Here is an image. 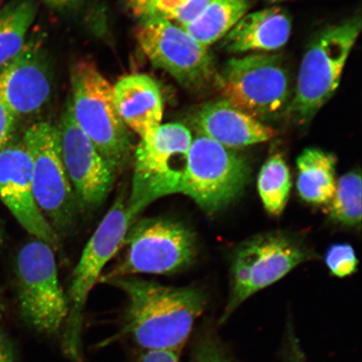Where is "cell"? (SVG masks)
<instances>
[{
  "label": "cell",
  "instance_id": "1",
  "mask_svg": "<svg viewBox=\"0 0 362 362\" xmlns=\"http://www.w3.org/2000/svg\"><path fill=\"white\" fill-rule=\"evenodd\" d=\"M106 283L125 294L119 337L128 339L140 351L180 354L206 308V297L198 288L166 286L134 276Z\"/></svg>",
  "mask_w": 362,
  "mask_h": 362
},
{
  "label": "cell",
  "instance_id": "2",
  "mask_svg": "<svg viewBox=\"0 0 362 362\" xmlns=\"http://www.w3.org/2000/svg\"><path fill=\"white\" fill-rule=\"evenodd\" d=\"M127 194H121L98 225L72 274L67 293L68 313L62 334V351L72 362L83 361L81 330L90 291L100 281L104 269L123 247L127 234L137 217L130 211Z\"/></svg>",
  "mask_w": 362,
  "mask_h": 362
},
{
  "label": "cell",
  "instance_id": "3",
  "mask_svg": "<svg viewBox=\"0 0 362 362\" xmlns=\"http://www.w3.org/2000/svg\"><path fill=\"white\" fill-rule=\"evenodd\" d=\"M361 30V18L354 16L327 27L312 40L298 71L296 93L286 110L294 123H309L333 96Z\"/></svg>",
  "mask_w": 362,
  "mask_h": 362
},
{
  "label": "cell",
  "instance_id": "4",
  "mask_svg": "<svg viewBox=\"0 0 362 362\" xmlns=\"http://www.w3.org/2000/svg\"><path fill=\"white\" fill-rule=\"evenodd\" d=\"M72 113L76 124L116 175L132 151L129 129L117 112L110 81L92 62L83 61L71 72Z\"/></svg>",
  "mask_w": 362,
  "mask_h": 362
},
{
  "label": "cell",
  "instance_id": "5",
  "mask_svg": "<svg viewBox=\"0 0 362 362\" xmlns=\"http://www.w3.org/2000/svg\"><path fill=\"white\" fill-rule=\"evenodd\" d=\"M192 140L191 131L177 123L160 124L151 137L140 140L134 153L132 185L127 197L136 217L158 199L180 194Z\"/></svg>",
  "mask_w": 362,
  "mask_h": 362
},
{
  "label": "cell",
  "instance_id": "6",
  "mask_svg": "<svg viewBox=\"0 0 362 362\" xmlns=\"http://www.w3.org/2000/svg\"><path fill=\"white\" fill-rule=\"evenodd\" d=\"M18 301L23 318L44 336H57L65 327L69 306L62 287L53 247L34 238L18 253Z\"/></svg>",
  "mask_w": 362,
  "mask_h": 362
},
{
  "label": "cell",
  "instance_id": "7",
  "mask_svg": "<svg viewBox=\"0 0 362 362\" xmlns=\"http://www.w3.org/2000/svg\"><path fill=\"white\" fill-rule=\"evenodd\" d=\"M123 256L100 281L136 274H168L187 266L196 255L191 230L164 218L140 220L127 234Z\"/></svg>",
  "mask_w": 362,
  "mask_h": 362
},
{
  "label": "cell",
  "instance_id": "8",
  "mask_svg": "<svg viewBox=\"0 0 362 362\" xmlns=\"http://www.w3.org/2000/svg\"><path fill=\"white\" fill-rule=\"evenodd\" d=\"M217 81L225 100L257 120L286 112L289 80L281 57L259 53L232 58Z\"/></svg>",
  "mask_w": 362,
  "mask_h": 362
},
{
  "label": "cell",
  "instance_id": "9",
  "mask_svg": "<svg viewBox=\"0 0 362 362\" xmlns=\"http://www.w3.org/2000/svg\"><path fill=\"white\" fill-rule=\"evenodd\" d=\"M250 177L245 158L198 134L188 153L180 194L191 197L206 214H215L236 200Z\"/></svg>",
  "mask_w": 362,
  "mask_h": 362
},
{
  "label": "cell",
  "instance_id": "10",
  "mask_svg": "<svg viewBox=\"0 0 362 362\" xmlns=\"http://www.w3.org/2000/svg\"><path fill=\"white\" fill-rule=\"evenodd\" d=\"M312 257L304 244L282 233L259 235L244 243L234 257L230 296L219 323H225L248 298Z\"/></svg>",
  "mask_w": 362,
  "mask_h": 362
},
{
  "label": "cell",
  "instance_id": "11",
  "mask_svg": "<svg viewBox=\"0 0 362 362\" xmlns=\"http://www.w3.org/2000/svg\"><path fill=\"white\" fill-rule=\"evenodd\" d=\"M21 139L33 165L36 204L57 235L65 233L74 224L78 202L63 164L57 127L40 122Z\"/></svg>",
  "mask_w": 362,
  "mask_h": 362
},
{
  "label": "cell",
  "instance_id": "12",
  "mask_svg": "<svg viewBox=\"0 0 362 362\" xmlns=\"http://www.w3.org/2000/svg\"><path fill=\"white\" fill-rule=\"evenodd\" d=\"M135 38L153 66L168 72L185 87L202 88L215 78L209 48L182 27L158 18L141 20L135 30Z\"/></svg>",
  "mask_w": 362,
  "mask_h": 362
},
{
  "label": "cell",
  "instance_id": "13",
  "mask_svg": "<svg viewBox=\"0 0 362 362\" xmlns=\"http://www.w3.org/2000/svg\"><path fill=\"white\" fill-rule=\"evenodd\" d=\"M57 129L63 164L78 205L97 209L111 191L115 172L76 124L70 101Z\"/></svg>",
  "mask_w": 362,
  "mask_h": 362
},
{
  "label": "cell",
  "instance_id": "14",
  "mask_svg": "<svg viewBox=\"0 0 362 362\" xmlns=\"http://www.w3.org/2000/svg\"><path fill=\"white\" fill-rule=\"evenodd\" d=\"M0 202L34 238L58 247L59 236L35 202L33 165L22 139L0 151Z\"/></svg>",
  "mask_w": 362,
  "mask_h": 362
},
{
  "label": "cell",
  "instance_id": "15",
  "mask_svg": "<svg viewBox=\"0 0 362 362\" xmlns=\"http://www.w3.org/2000/svg\"><path fill=\"white\" fill-rule=\"evenodd\" d=\"M51 90L47 59L35 43H25L0 71V98L17 117L39 111L47 103Z\"/></svg>",
  "mask_w": 362,
  "mask_h": 362
},
{
  "label": "cell",
  "instance_id": "16",
  "mask_svg": "<svg viewBox=\"0 0 362 362\" xmlns=\"http://www.w3.org/2000/svg\"><path fill=\"white\" fill-rule=\"evenodd\" d=\"M194 123L198 134L230 149L264 143L276 135L274 129L223 98L203 104Z\"/></svg>",
  "mask_w": 362,
  "mask_h": 362
},
{
  "label": "cell",
  "instance_id": "17",
  "mask_svg": "<svg viewBox=\"0 0 362 362\" xmlns=\"http://www.w3.org/2000/svg\"><path fill=\"white\" fill-rule=\"evenodd\" d=\"M119 116L124 125L147 139L160 126L164 115V101L160 86L144 74L122 78L112 87Z\"/></svg>",
  "mask_w": 362,
  "mask_h": 362
},
{
  "label": "cell",
  "instance_id": "18",
  "mask_svg": "<svg viewBox=\"0 0 362 362\" xmlns=\"http://www.w3.org/2000/svg\"><path fill=\"white\" fill-rule=\"evenodd\" d=\"M291 28V21L281 8L246 13L225 36L223 47L232 53L277 51L288 42Z\"/></svg>",
  "mask_w": 362,
  "mask_h": 362
},
{
  "label": "cell",
  "instance_id": "19",
  "mask_svg": "<svg viewBox=\"0 0 362 362\" xmlns=\"http://www.w3.org/2000/svg\"><path fill=\"white\" fill-rule=\"evenodd\" d=\"M334 156L315 148L305 149L297 158V189L303 200L314 205H328L336 192Z\"/></svg>",
  "mask_w": 362,
  "mask_h": 362
},
{
  "label": "cell",
  "instance_id": "20",
  "mask_svg": "<svg viewBox=\"0 0 362 362\" xmlns=\"http://www.w3.org/2000/svg\"><path fill=\"white\" fill-rule=\"evenodd\" d=\"M247 10V0H210L200 16L182 28L199 43L209 48L223 39Z\"/></svg>",
  "mask_w": 362,
  "mask_h": 362
},
{
  "label": "cell",
  "instance_id": "21",
  "mask_svg": "<svg viewBox=\"0 0 362 362\" xmlns=\"http://www.w3.org/2000/svg\"><path fill=\"white\" fill-rule=\"evenodd\" d=\"M35 16L33 0H12L0 8V71L24 47Z\"/></svg>",
  "mask_w": 362,
  "mask_h": 362
},
{
  "label": "cell",
  "instance_id": "22",
  "mask_svg": "<svg viewBox=\"0 0 362 362\" xmlns=\"http://www.w3.org/2000/svg\"><path fill=\"white\" fill-rule=\"evenodd\" d=\"M257 189L269 214L279 216L284 211L291 189L288 167L280 155L272 156L262 167Z\"/></svg>",
  "mask_w": 362,
  "mask_h": 362
},
{
  "label": "cell",
  "instance_id": "23",
  "mask_svg": "<svg viewBox=\"0 0 362 362\" xmlns=\"http://www.w3.org/2000/svg\"><path fill=\"white\" fill-rule=\"evenodd\" d=\"M361 177L359 172L343 175L337 183L332 200L328 204L330 218L345 226H355L361 221Z\"/></svg>",
  "mask_w": 362,
  "mask_h": 362
},
{
  "label": "cell",
  "instance_id": "24",
  "mask_svg": "<svg viewBox=\"0 0 362 362\" xmlns=\"http://www.w3.org/2000/svg\"><path fill=\"white\" fill-rule=\"evenodd\" d=\"M210 0H151L143 8L141 20L158 18L184 27L196 20Z\"/></svg>",
  "mask_w": 362,
  "mask_h": 362
},
{
  "label": "cell",
  "instance_id": "25",
  "mask_svg": "<svg viewBox=\"0 0 362 362\" xmlns=\"http://www.w3.org/2000/svg\"><path fill=\"white\" fill-rule=\"evenodd\" d=\"M192 362H233L228 351L214 329H206L199 334Z\"/></svg>",
  "mask_w": 362,
  "mask_h": 362
},
{
  "label": "cell",
  "instance_id": "26",
  "mask_svg": "<svg viewBox=\"0 0 362 362\" xmlns=\"http://www.w3.org/2000/svg\"><path fill=\"white\" fill-rule=\"evenodd\" d=\"M325 262L332 274L339 278L354 274L358 264L354 249L348 244H336L330 247Z\"/></svg>",
  "mask_w": 362,
  "mask_h": 362
},
{
  "label": "cell",
  "instance_id": "27",
  "mask_svg": "<svg viewBox=\"0 0 362 362\" xmlns=\"http://www.w3.org/2000/svg\"><path fill=\"white\" fill-rule=\"evenodd\" d=\"M18 117L0 98V151L12 140Z\"/></svg>",
  "mask_w": 362,
  "mask_h": 362
},
{
  "label": "cell",
  "instance_id": "28",
  "mask_svg": "<svg viewBox=\"0 0 362 362\" xmlns=\"http://www.w3.org/2000/svg\"><path fill=\"white\" fill-rule=\"evenodd\" d=\"M180 356L171 351H140L136 362H180Z\"/></svg>",
  "mask_w": 362,
  "mask_h": 362
},
{
  "label": "cell",
  "instance_id": "29",
  "mask_svg": "<svg viewBox=\"0 0 362 362\" xmlns=\"http://www.w3.org/2000/svg\"><path fill=\"white\" fill-rule=\"evenodd\" d=\"M0 362H17L12 343L1 323H0Z\"/></svg>",
  "mask_w": 362,
  "mask_h": 362
},
{
  "label": "cell",
  "instance_id": "30",
  "mask_svg": "<svg viewBox=\"0 0 362 362\" xmlns=\"http://www.w3.org/2000/svg\"><path fill=\"white\" fill-rule=\"evenodd\" d=\"M40 1L54 10L64 11L78 6L81 0H40Z\"/></svg>",
  "mask_w": 362,
  "mask_h": 362
},
{
  "label": "cell",
  "instance_id": "31",
  "mask_svg": "<svg viewBox=\"0 0 362 362\" xmlns=\"http://www.w3.org/2000/svg\"><path fill=\"white\" fill-rule=\"evenodd\" d=\"M149 1L151 0H127L129 8L132 11L134 15L137 17L139 16L140 13Z\"/></svg>",
  "mask_w": 362,
  "mask_h": 362
},
{
  "label": "cell",
  "instance_id": "32",
  "mask_svg": "<svg viewBox=\"0 0 362 362\" xmlns=\"http://www.w3.org/2000/svg\"><path fill=\"white\" fill-rule=\"evenodd\" d=\"M3 237H4L3 226L1 224V221H0V245H1V243L3 242Z\"/></svg>",
  "mask_w": 362,
  "mask_h": 362
},
{
  "label": "cell",
  "instance_id": "33",
  "mask_svg": "<svg viewBox=\"0 0 362 362\" xmlns=\"http://www.w3.org/2000/svg\"><path fill=\"white\" fill-rule=\"evenodd\" d=\"M3 2H4V0H0V6H2Z\"/></svg>",
  "mask_w": 362,
  "mask_h": 362
},
{
  "label": "cell",
  "instance_id": "34",
  "mask_svg": "<svg viewBox=\"0 0 362 362\" xmlns=\"http://www.w3.org/2000/svg\"><path fill=\"white\" fill-rule=\"evenodd\" d=\"M273 1H282V0H273Z\"/></svg>",
  "mask_w": 362,
  "mask_h": 362
}]
</instances>
